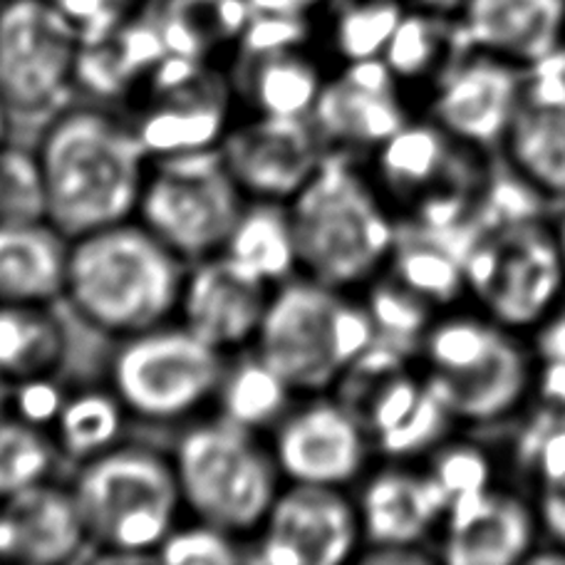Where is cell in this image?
I'll use <instances>...</instances> for the list:
<instances>
[{
  "label": "cell",
  "instance_id": "cell-1",
  "mask_svg": "<svg viewBox=\"0 0 565 565\" xmlns=\"http://www.w3.org/2000/svg\"><path fill=\"white\" fill-rule=\"evenodd\" d=\"M45 218L67 238L137 216L149 157L122 109L77 99L33 139Z\"/></svg>",
  "mask_w": 565,
  "mask_h": 565
},
{
  "label": "cell",
  "instance_id": "cell-2",
  "mask_svg": "<svg viewBox=\"0 0 565 565\" xmlns=\"http://www.w3.org/2000/svg\"><path fill=\"white\" fill-rule=\"evenodd\" d=\"M288 206L302 276L360 292L385 274L399 216L372 179L367 159L328 149Z\"/></svg>",
  "mask_w": 565,
  "mask_h": 565
},
{
  "label": "cell",
  "instance_id": "cell-3",
  "mask_svg": "<svg viewBox=\"0 0 565 565\" xmlns=\"http://www.w3.org/2000/svg\"><path fill=\"white\" fill-rule=\"evenodd\" d=\"M186 266L137 218L70 238L63 302L115 342L177 320Z\"/></svg>",
  "mask_w": 565,
  "mask_h": 565
},
{
  "label": "cell",
  "instance_id": "cell-4",
  "mask_svg": "<svg viewBox=\"0 0 565 565\" xmlns=\"http://www.w3.org/2000/svg\"><path fill=\"white\" fill-rule=\"evenodd\" d=\"M417 365L459 429H491L533 405L529 335L503 328L479 308L439 310L424 332Z\"/></svg>",
  "mask_w": 565,
  "mask_h": 565
},
{
  "label": "cell",
  "instance_id": "cell-5",
  "mask_svg": "<svg viewBox=\"0 0 565 565\" xmlns=\"http://www.w3.org/2000/svg\"><path fill=\"white\" fill-rule=\"evenodd\" d=\"M89 546L87 563L157 561L186 516L169 449L129 437L70 473Z\"/></svg>",
  "mask_w": 565,
  "mask_h": 565
},
{
  "label": "cell",
  "instance_id": "cell-6",
  "mask_svg": "<svg viewBox=\"0 0 565 565\" xmlns=\"http://www.w3.org/2000/svg\"><path fill=\"white\" fill-rule=\"evenodd\" d=\"M169 454L186 516L246 543L256 536L286 483L264 434L214 412L171 431Z\"/></svg>",
  "mask_w": 565,
  "mask_h": 565
},
{
  "label": "cell",
  "instance_id": "cell-7",
  "mask_svg": "<svg viewBox=\"0 0 565 565\" xmlns=\"http://www.w3.org/2000/svg\"><path fill=\"white\" fill-rule=\"evenodd\" d=\"M375 340L360 292L300 274L270 292L254 350L302 397L335 390Z\"/></svg>",
  "mask_w": 565,
  "mask_h": 565
},
{
  "label": "cell",
  "instance_id": "cell-8",
  "mask_svg": "<svg viewBox=\"0 0 565 565\" xmlns=\"http://www.w3.org/2000/svg\"><path fill=\"white\" fill-rule=\"evenodd\" d=\"M228 355L179 320L117 340L107 362L113 387L135 424L177 431L214 412Z\"/></svg>",
  "mask_w": 565,
  "mask_h": 565
},
{
  "label": "cell",
  "instance_id": "cell-9",
  "mask_svg": "<svg viewBox=\"0 0 565 565\" xmlns=\"http://www.w3.org/2000/svg\"><path fill=\"white\" fill-rule=\"evenodd\" d=\"M467 302L503 328L531 335L565 302V266L543 214L479 226L463 256Z\"/></svg>",
  "mask_w": 565,
  "mask_h": 565
},
{
  "label": "cell",
  "instance_id": "cell-10",
  "mask_svg": "<svg viewBox=\"0 0 565 565\" xmlns=\"http://www.w3.org/2000/svg\"><path fill=\"white\" fill-rule=\"evenodd\" d=\"M246 201L218 149L191 151L149 161L135 218L194 264L224 250Z\"/></svg>",
  "mask_w": 565,
  "mask_h": 565
},
{
  "label": "cell",
  "instance_id": "cell-11",
  "mask_svg": "<svg viewBox=\"0 0 565 565\" xmlns=\"http://www.w3.org/2000/svg\"><path fill=\"white\" fill-rule=\"evenodd\" d=\"M228 63L167 53L125 109L149 159L218 149L238 117Z\"/></svg>",
  "mask_w": 565,
  "mask_h": 565
},
{
  "label": "cell",
  "instance_id": "cell-12",
  "mask_svg": "<svg viewBox=\"0 0 565 565\" xmlns=\"http://www.w3.org/2000/svg\"><path fill=\"white\" fill-rule=\"evenodd\" d=\"M83 38L50 0H0V99L15 132L38 137L77 103L75 65Z\"/></svg>",
  "mask_w": 565,
  "mask_h": 565
},
{
  "label": "cell",
  "instance_id": "cell-13",
  "mask_svg": "<svg viewBox=\"0 0 565 565\" xmlns=\"http://www.w3.org/2000/svg\"><path fill=\"white\" fill-rule=\"evenodd\" d=\"M365 551L355 493L348 489L282 483L246 546L256 565H348Z\"/></svg>",
  "mask_w": 565,
  "mask_h": 565
},
{
  "label": "cell",
  "instance_id": "cell-14",
  "mask_svg": "<svg viewBox=\"0 0 565 565\" xmlns=\"http://www.w3.org/2000/svg\"><path fill=\"white\" fill-rule=\"evenodd\" d=\"M266 439L286 483L352 491L377 461L365 424L332 392L298 397Z\"/></svg>",
  "mask_w": 565,
  "mask_h": 565
},
{
  "label": "cell",
  "instance_id": "cell-15",
  "mask_svg": "<svg viewBox=\"0 0 565 565\" xmlns=\"http://www.w3.org/2000/svg\"><path fill=\"white\" fill-rule=\"evenodd\" d=\"M526 70L461 45L422 99V113L459 145L497 157L516 113Z\"/></svg>",
  "mask_w": 565,
  "mask_h": 565
},
{
  "label": "cell",
  "instance_id": "cell-16",
  "mask_svg": "<svg viewBox=\"0 0 565 565\" xmlns=\"http://www.w3.org/2000/svg\"><path fill=\"white\" fill-rule=\"evenodd\" d=\"M419 115V103L382 57L335 65L312 109V125L328 149L367 159Z\"/></svg>",
  "mask_w": 565,
  "mask_h": 565
},
{
  "label": "cell",
  "instance_id": "cell-17",
  "mask_svg": "<svg viewBox=\"0 0 565 565\" xmlns=\"http://www.w3.org/2000/svg\"><path fill=\"white\" fill-rule=\"evenodd\" d=\"M218 151L246 199L290 204L318 171L328 147L310 117L238 113Z\"/></svg>",
  "mask_w": 565,
  "mask_h": 565
},
{
  "label": "cell",
  "instance_id": "cell-18",
  "mask_svg": "<svg viewBox=\"0 0 565 565\" xmlns=\"http://www.w3.org/2000/svg\"><path fill=\"white\" fill-rule=\"evenodd\" d=\"M541 543L536 501L501 481L449 503L434 553L447 565H523Z\"/></svg>",
  "mask_w": 565,
  "mask_h": 565
},
{
  "label": "cell",
  "instance_id": "cell-19",
  "mask_svg": "<svg viewBox=\"0 0 565 565\" xmlns=\"http://www.w3.org/2000/svg\"><path fill=\"white\" fill-rule=\"evenodd\" d=\"M513 177L553 204L565 201V50L526 70L516 113L497 154Z\"/></svg>",
  "mask_w": 565,
  "mask_h": 565
},
{
  "label": "cell",
  "instance_id": "cell-20",
  "mask_svg": "<svg viewBox=\"0 0 565 565\" xmlns=\"http://www.w3.org/2000/svg\"><path fill=\"white\" fill-rule=\"evenodd\" d=\"M365 548H429L447 497L422 461L377 459L355 489Z\"/></svg>",
  "mask_w": 565,
  "mask_h": 565
},
{
  "label": "cell",
  "instance_id": "cell-21",
  "mask_svg": "<svg viewBox=\"0 0 565 565\" xmlns=\"http://www.w3.org/2000/svg\"><path fill=\"white\" fill-rule=\"evenodd\" d=\"M270 292L224 254L186 266L177 320L224 355L254 348Z\"/></svg>",
  "mask_w": 565,
  "mask_h": 565
},
{
  "label": "cell",
  "instance_id": "cell-22",
  "mask_svg": "<svg viewBox=\"0 0 565 565\" xmlns=\"http://www.w3.org/2000/svg\"><path fill=\"white\" fill-rule=\"evenodd\" d=\"M8 563L65 565L87 561V529L70 479H47L0 501Z\"/></svg>",
  "mask_w": 565,
  "mask_h": 565
},
{
  "label": "cell",
  "instance_id": "cell-23",
  "mask_svg": "<svg viewBox=\"0 0 565 565\" xmlns=\"http://www.w3.org/2000/svg\"><path fill=\"white\" fill-rule=\"evenodd\" d=\"M461 43L531 70L565 50V0H461Z\"/></svg>",
  "mask_w": 565,
  "mask_h": 565
},
{
  "label": "cell",
  "instance_id": "cell-24",
  "mask_svg": "<svg viewBox=\"0 0 565 565\" xmlns=\"http://www.w3.org/2000/svg\"><path fill=\"white\" fill-rule=\"evenodd\" d=\"M70 238L47 218L0 221V302L63 306Z\"/></svg>",
  "mask_w": 565,
  "mask_h": 565
},
{
  "label": "cell",
  "instance_id": "cell-25",
  "mask_svg": "<svg viewBox=\"0 0 565 565\" xmlns=\"http://www.w3.org/2000/svg\"><path fill=\"white\" fill-rule=\"evenodd\" d=\"M332 65L318 47L228 60L238 109L248 115L310 117Z\"/></svg>",
  "mask_w": 565,
  "mask_h": 565
},
{
  "label": "cell",
  "instance_id": "cell-26",
  "mask_svg": "<svg viewBox=\"0 0 565 565\" xmlns=\"http://www.w3.org/2000/svg\"><path fill=\"white\" fill-rule=\"evenodd\" d=\"M169 53L228 63L250 8L246 0H149Z\"/></svg>",
  "mask_w": 565,
  "mask_h": 565
},
{
  "label": "cell",
  "instance_id": "cell-27",
  "mask_svg": "<svg viewBox=\"0 0 565 565\" xmlns=\"http://www.w3.org/2000/svg\"><path fill=\"white\" fill-rule=\"evenodd\" d=\"M268 288L300 276V256L286 201L248 199L221 250Z\"/></svg>",
  "mask_w": 565,
  "mask_h": 565
},
{
  "label": "cell",
  "instance_id": "cell-28",
  "mask_svg": "<svg viewBox=\"0 0 565 565\" xmlns=\"http://www.w3.org/2000/svg\"><path fill=\"white\" fill-rule=\"evenodd\" d=\"M132 424L125 402L107 382L77 385L70 390L50 437L65 467L77 469L132 437Z\"/></svg>",
  "mask_w": 565,
  "mask_h": 565
},
{
  "label": "cell",
  "instance_id": "cell-29",
  "mask_svg": "<svg viewBox=\"0 0 565 565\" xmlns=\"http://www.w3.org/2000/svg\"><path fill=\"white\" fill-rule=\"evenodd\" d=\"M457 18L409 6L382 53V60L422 107L424 95L459 53Z\"/></svg>",
  "mask_w": 565,
  "mask_h": 565
},
{
  "label": "cell",
  "instance_id": "cell-30",
  "mask_svg": "<svg viewBox=\"0 0 565 565\" xmlns=\"http://www.w3.org/2000/svg\"><path fill=\"white\" fill-rule=\"evenodd\" d=\"M300 395L254 348L228 355L214 415L268 437Z\"/></svg>",
  "mask_w": 565,
  "mask_h": 565
},
{
  "label": "cell",
  "instance_id": "cell-31",
  "mask_svg": "<svg viewBox=\"0 0 565 565\" xmlns=\"http://www.w3.org/2000/svg\"><path fill=\"white\" fill-rule=\"evenodd\" d=\"M387 274L437 310L467 302L463 250L451 241L427 234L399 221V236L392 250Z\"/></svg>",
  "mask_w": 565,
  "mask_h": 565
},
{
  "label": "cell",
  "instance_id": "cell-32",
  "mask_svg": "<svg viewBox=\"0 0 565 565\" xmlns=\"http://www.w3.org/2000/svg\"><path fill=\"white\" fill-rule=\"evenodd\" d=\"M407 8V0H322L318 50L332 67L382 57Z\"/></svg>",
  "mask_w": 565,
  "mask_h": 565
},
{
  "label": "cell",
  "instance_id": "cell-33",
  "mask_svg": "<svg viewBox=\"0 0 565 565\" xmlns=\"http://www.w3.org/2000/svg\"><path fill=\"white\" fill-rule=\"evenodd\" d=\"M67 352V328L55 308L0 302V372L10 382L60 372Z\"/></svg>",
  "mask_w": 565,
  "mask_h": 565
},
{
  "label": "cell",
  "instance_id": "cell-34",
  "mask_svg": "<svg viewBox=\"0 0 565 565\" xmlns=\"http://www.w3.org/2000/svg\"><path fill=\"white\" fill-rule=\"evenodd\" d=\"M60 459L50 431L35 429L3 412L0 415V501L60 477Z\"/></svg>",
  "mask_w": 565,
  "mask_h": 565
},
{
  "label": "cell",
  "instance_id": "cell-35",
  "mask_svg": "<svg viewBox=\"0 0 565 565\" xmlns=\"http://www.w3.org/2000/svg\"><path fill=\"white\" fill-rule=\"evenodd\" d=\"M360 298L365 302L372 322H375L377 338L417 358L424 332L439 310L431 308L417 292L402 286L387 270L370 280L360 290Z\"/></svg>",
  "mask_w": 565,
  "mask_h": 565
},
{
  "label": "cell",
  "instance_id": "cell-36",
  "mask_svg": "<svg viewBox=\"0 0 565 565\" xmlns=\"http://www.w3.org/2000/svg\"><path fill=\"white\" fill-rule=\"evenodd\" d=\"M424 467L447 497V507L451 501L471 497V493L487 491L503 481V471H507V454L489 449L487 444L477 439L461 437V434H451V437L439 444L427 459L422 461Z\"/></svg>",
  "mask_w": 565,
  "mask_h": 565
},
{
  "label": "cell",
  "instance_id": "cell-37",
  "mask_svg": "<svg viewBox=\"0 0 565 565\" xmlns=\"http://www.w3.org/2000/svg\"><path fill=\"white\" fill-rule=\"evenodd\" d=\"M45 184L35 145L0 147V221L45 218Z\"/></svg>",
  "mask_w": 565,
  "mask_h": 565
},
{
  "label": "cell",
  "instance_id": "cell-38",
  "mask_svg": "<svg viewBox=\"0 0 565 565\" xmlns=\"http://www.w3.org/2000/svg\"><path fill=\"white\" fill-rule=\"evenodd\" d=\"M244 539L211 523L184 516L157 551V563L167 565H238L246 563Z\"/></svg>",
  "mask_w": 565,
  "mask_h": 565
},
{
  "label": "cell",
  "instance_id": "cell-39",
  "mask_svg": "<svg viewBox=\"0 0 565 565\" xmlns=\"http://www.w3.org/2000/svg\"><path fill=\"white\" fill-rule=\"evenodd\" d=\"M300 47H318L316 13H250L248 25L241 33L231 60H254Z\"/></svg>",
  "mask_w": 565,
  "mask_h": 565
},
{
  "label": "cell",
  "instance_id": "cell-40",
  "mask_svg": "<svg viewBox=\"0 0 565 565\" xmlns=\"http://www.w3.org/2000/svg\"><path fill=\"white\" fill-rule=\"evenodd\" d=\"M533 352V405L565 412V302L529 335Z\"/></svg>",
  "mask_w": 565,
  "mask_h": 565
},
{
  "label": "cell",
  "instance_id": "cell-41",
  "mask_svg": "<svg viewBox=\"0 0 565 565\" xmlns=\"http://www.w3.org/2000/svg\"><path fill=\"white\" fill-rule=\"evenodd\" d=\"M70 390L73 385L60 377V372H40V375L13 380L6 412L30 427L50 431L65 407Z\"/></svg>",
  "mask_w": 565,
  "mask_h": 565
},
{
  "label": "cell",
  "instance_id": "cell-42",
  "mask_svg": "<svg viewBox=\"0 0 565 565\" xmlns=\"http://www.w3.org/2000/svg\"><path fill=\"white\" fill-rule=\"evenodd\" d=\"M50 3L75 25L83 43H97L141 13L149 0H50Z\"/></svg>",
  "mask_w": 565,
  "mask_h": 565
},
{
  "label": "cell",
  "instance_id": "cell-43",
  "mask_svg": "<svg viewBox=\"0 0 565 565\" xmlns=\"http://www.w3.org/2000/svg\"><path fill=\"white\" fill-rule=\"evenodd\" d=\"M536 509L543 526V541L565 551V497L536 501Z\"/></svg>",
  "mask_w": 565,
  "mask_h": 565
},
{
  "label": "cell",
  "instance_id": "cell-44",
  "mask_svg": "<svg viewBox=\"0 0 565 565\" xmlns=\"http://www.w3.org/2000/svg\"><path fill=\"white\" fill-rule=\"evenodd\" d=\"M250 13H290L312 15L318 13L322 0H246Z\"/></svg>",
  "mask_w": 565,
  "mask_h": 565
},
{
  "label": "cell",
  "instance_id": "cell-45",
  "mask_svg": "<svg viewBox=\"0 0 565 565\" xmlns=\"http://www.w3.org/2000/svg\"><path fill=\"white\" fill-rule=\"evenodd\" d=\"M10 139H15V125H13V117H10L8 107L3 99H0V147H6Z\"/></svg>",
  "mask_w": 565,
  "mask_h": 565
},
{
  "label": "cell",
  "instance_id": "cell-46",
  "mask_svg": "<svg viewBox=\"0 0 565 565\" xmlns=\"http://www.w3.org/2000/svg\"><path fill=\"white\" fill-rule=\"evenodd\" d=\"M553 231H556V241H558V248H561V256H563V266H565V201L556 216H553Z\"/></svg>",
  "mask_w": 565,
  "mask_h": 565
},
{
  "label": "cell",
  "instance_id": "cell-47",
  "mask_svg": "<svg viewBox=\"0 0 565 565\" xmlns=\"http://www.w3.org/2000/svg\"><path fill=\"white\" fill-rule=\"evenodd\" d=\"M8 390H10V380L0 372V415L6 412V402H8Z\"/></svg>",
  "mask_w": 565,
  "mask_h": 565
}]
</instances>
